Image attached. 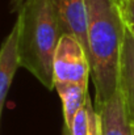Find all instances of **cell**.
Instances as JSON below:
<instances>
[{
	"mask_svg": "<svg viewBox=\"0 0 134 135\" xmlns=\"http://www.w3.org/2000/svg\"><path fill=\"white\" fill-rule=\"evenodd\" d=\"M126 26H128V25H126ZM128 28H129V30H130V33H132V36H133V38H134V29L130 28V26H128Z\"/></svg>",
	"mask_w": 134,
	"mask_h": 135,
	"instance_id": "obj_13",
	"label": "cell"
},
{
	"mask_svg": "<svg viewBox=\"0 0 134 135\" xmlns=\"http://www.w3.org/2000/svg\"><path fill=\"white\" fill-rule=\"evenodd\" d=\"M96 112L100 117L101 135H133V127L118 89Z\"/></svg>",
	"mask_w": 134,
	"mask_h": 135,
	"instance_id": "obj_6",
	"label": "cell"
},
{
	"mask_svg": "<svg viewBox=\"0 0 134 135\" xmlns=\"http://www.w3.org/2000/svg\"><path fill=\"white\" fill-rule=\"evenodd\" d=\"M118 90L122 96L128 118L134 129V38L126 25L120 56Z\"/></svg>",
	"mask_w": 134,
	"mask_h": 135,
	"instance_id": "obj_5",
	"label": "cell"
},
{
	"mask_svg": "<svg viewBox=\"0 0 134 135\" xmlns=\"http://www.w3.org/2000/svg\"><path fill=\"white\" fill-rule=\"evenodd\" d=\"M133 135H134V129H133Z\"/></svg>",
	"mask_w": 134,
	"mask_h": 135,
	"instance_id": "obj_15",
	"label": "cell"
},
{
	"mask_svg": "<svg viewBox=\"0 0 134 135\" xmlns=\"http://www.w3.org/2000/svg\"><path fill=\"white\" fill-rule=\"evenodd\" d=\"M118 9L124 24L134 29V0H118Z\"/></svg>",
	"mask_w": 134,
	"mask_h": 135,
	"instance_id": "obj_10",
	"label": "cell"
},
{
	"mask_svg": "<svg viewBox=\"0 0 134 135\" xmlns=\"http://www.w3.org/2000/svg\"><path fill=\"white\" fill-rule=\"evenodd\" d=\"M54 89L62 84H79L88 88L91 63L83 45L72 36L63 34L53 62Z\"/></svg>",
	"mask_w": 134,
	"mask_h": 135,
	"instance_id": "obj_3",
	"label": "cell"
},
{
	"mask_svg": "<svg viewBox=\"0 0 134 135\" xmlns=\"http://www.w3.org/2000/svg\"><path fill=\"white\" fill-rule=\"evenodd\" d=\"M59 21L63 34L75 37L88 51L87 37V8L86 0H50Z\"/></svg>",
	"mask_w": 134,
	"mask_h": 135,
	"instance_id": "obj_4",
	"label": "cell"
},
{
	"mask_svg": "<svg viewBox=\"0 0 134 135\" xmlns=\"http://www.w3.org/2000/svg\"><path fill=\"white\" fill-rule=\"evenodd\" d=\"M86 8L93 108L97 110L118 89L125 24L117 0H86Z\"/></svg>",
	"mask_w": 134,
	"mask_h": 135,
	"instance_id": "obj_1",
	"label": "cell"
},
{
	"mask_svg": "<svg viewBox=\"0 0 134 135\" xmlns=\"http://www.w3.org/2000/svg\"><path fill=\"white\" fill-rule=\"evenodd\" d=\"M117 1H118V0H117Z\"/></svg>",
	"mask_w": 134,
	"mask_h": 135,
	"instance_id": "obj_16",
	"label": "cell"
},
{
	"mask_svg": "<svg viewBox=\"0 0 134 135\" xmlns=\"http://www.w3.org/2000/svg\"><path fill=\"white\" fill-rule=\"evenodd\" d=\"M19 26L13 25L9 34L0 46V113L3 112L4 102L11 88L12 80L17 68L20 67L19 59Z\"/></svg>",
	"mask_w": 134,
	"mask_h": 135,
	"instance_id": "obj_7",
	"label": "cell"
},
{
	"mask_svg": "<svg viewBox=\"0 0 134 135\" xmlns=\"http://www.w3.org/2000/svg\"><path fill=\"white\" fill-rule=\"evenodd\" d=\"M0 118H1V113H0Z\"/></svg>",
	"mask_w": 134,
	"mask_h": 135,
	"instance_id": "obj_14",
	"label": "cell"
},
{
	"mask_svg": "<svg viewBox=\"0 0 134 135\" xmlns=\"http://www.w3.org/2000/svg\"><path fill=\"white\" fill-rule=\"evenodd\" d=\"M88 113H89V135H101V129H100V117L99 113L93 108V101L88 97Z\"/></svg>",
	"mask_w": 134,
	"mask_h": 135,
	"instance_id": "obj_11",
	"label": "cell"
},
{
	"mask_svg": "<svg viewBox=\"0 0 134 135\" xmlns=\"http://www.w3.org/2000/svg\"><path fill=\"white\" fill-rule=\"evenodd\" d=\"M25 0H9V9L11 12H19L21 5L24 4Z\"/></svg>",
	"mask_w": 134,
	"mask_h": 135,
	"instance_id": "obj_12",
	"label": "cell"
},
{
	"mask_svg": "<svg viewBox=\"0 0 134 135\" xmlns=\"http://www.w3.org/2000/svg\"><path fill=\"white\" fill-rule=\"evenodd\" d=\"M88 97H87V101H88ZM87 101H86L84 106L76 113V115L72 121L70 135H89V113Z\"/></svg>",
	"mask_w": 134,
	"mask_h": 135,
	"instance_id": "obj_9",
	"label": "cell"
},
{
	"mask_svg": "<svg viewBox=\"0 0 134 135\" xmlns=\"http://www.w3.org/2000/svg\"><path fill=\"white\" fill-rule=\"evenodd\" d=\"M20 67L46 89H54L53 62L63 36L50 0H25L17 12Z\"/></svg>",
	"mask_w": 134,
	"mask_h": 135,
	"instance_id": "obj_2",
	"label": "cell"
},
{
	"mask_svg": "<svg viewBox=\"0 0 134 135\" xmlns=\"http://www.w3.org/2000/svg\"><path fill=\"white\" fill-rule=\"evenodd\" d=\"M55 89L63 105V119H64L63 135H70L72 121L76 113L84 106L87 97L89 96L88 88L82 87L79 84H62L57 85Z\"/></svg>",
	"mask_w": 134,
	"mask_h": 135,
	"instance_id": "obj_8",
	"label": "cell"
}]
</instances>
